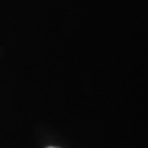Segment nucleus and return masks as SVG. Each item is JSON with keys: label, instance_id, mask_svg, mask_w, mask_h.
<instances>
[{"label": "nucleus", "instance_id": "f257e3e1", "mask_svg": "<svg viewBox=\"0 0 148 148\" xmlns=\"http://www.w3.org/2000/svg\"><path fill=\"white\" fill-rule=\"evenodd\" d=\"M49 148H55V147H49Z\"/></svg>", "mask_w": 148, "mask_h": 148}]
</instances>
